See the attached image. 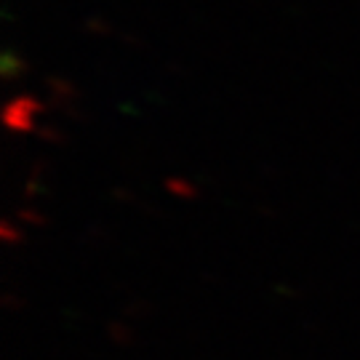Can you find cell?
<instances>
[{
    "label": "cell",
    "mask_w": 360,
    "mask_h": 360,
    "mask_svg": "<svg viewBox=\"0 0 360 360\" xmlns=\"http://www.w3.org/2000/svg\"><path fill=\"white\" fill-rule=\"evenodd\" d=\"M40 112H43V102H38L30 94H22L6 107V126L16 134H27L35 129V115Z\"/></svg>",
    "instance_id": "obj_1"
},
{
    "label": "cell",
    "mask_w": 360,
    "mask_h": 360,
    "mask_svg": "<svg viewBox=\"0 0 360 360\" xmlns=\"http://www.w3.org/2000/svg\"><path fill=\"white\" fill-rule=\"evenodd\" d=\"M166 190L171 195H179V198H195V195H198L195 184H190V181H184V179H176V176L166 179Z\"/></svg>",
    "instance_id": "obj_2"
},
{
    "label": "cell",
    "mask_w": 360,
    "mask_h": 360,
    "mask_svg": "<svg viewBox=\"0 0 360 360\" xmlns=\"http://www.w3.org/2000/svg\"><path fill=\"white\" fill-rule=\"evenodd\" d=\"M3 240H8V243H13V240H22V232H13V224L11 221H3Z\"/></svg>",
    "instance_id": "obj_3"
},
{
    "label": "cell",
    "mask_w": 360,
    "mask_h": 360,
    "mask_svg": "<svg viewBox=\"0 0 360 360\" xmlns=\"http://www.w3.org/2000/svg\"><path fill=\"white\" fill-rule=\"evenodd\" d=\"M19 219L32 221V224H43V217H38V214H35V211H30V208H19Z\"/></svg>",
    "instance_id": "obj_4"
},
{
    "label": "cell",
    "mask_w": 360,
    "mask_h": 360,
    "mask_svg": "<svg viewBox=\"0 0 360 360\" xmlns=\"http://www.w3.org/2000/svg\"><path fill=\"white\" fill-rule=\"evenodd\" d=\"M110 334H115V342H126V339L131 336V331H126L123 326H117V323H112V326H110Z\"/></svg>",
    "instance_id": "obj_5"
},
{
    "label": "cell",
    "mask_w": 360,
    "mask_h": 360,
    "mask_svg": "<svg viewBox=\"0 0 360 360\" xmlns=\"http://www.w3.org/2000/svg\"><path fill=\"white\" fill-rule=\"evenodd\" d=\"M38 134H40V139H51V142H59V139H62V136H59L56 131H51V129H40Z\"/></svg>",
    "instance_id": "obj_6"
}]
</instances>
